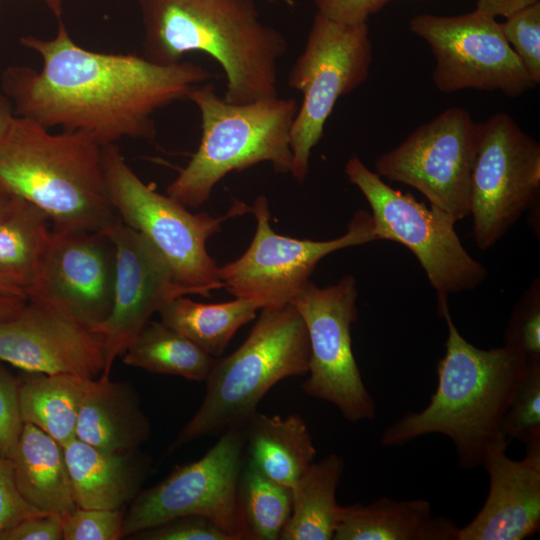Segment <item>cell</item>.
Instances as JSON below:
<instances>
[{
  "mask_svg": "<svg viewBox=\"0 0 540 540\" xmlns=\"http://www.w3.org/2000/svg\"><path fill=\"white\" fill-rule=\"evenodd\" d=\"M20 43L40 55L42 67L3 72L1 86L15 115L47 129L86 132L102 146L125 137L153 139V114L213 77L190 62L165 65L131 53L88 50L62 22L52 39L24 36Z\"/></svg>",
  "mask_w": 540,
  "mask_h": 540,
  "instance_id": "obj_1",
  "label": "cell"
},
{
  "mask_svg": "<svg viewBox=\"0 0 540 540\" xmlns=\"http://www.w3.org/2000/svg\"><path fill=\"white\" fill-rule=\"evenodd\" d=\"M448 337L437 366L438 384L429 404L410 412L382 433L383 446H399L428 435L442 434L453 442L463 469L483 466L488 452L505 435L502 424L531 363L505 346L480 349L455 326L447 301L438 303ZM508 439V438H507Z\"/></svg>",
  "mask_w": 540,
  "mask_h": 540,
  "instance_id": "obj_2",
  "label": "cell"
},
{
  "mask_svg": "<svg viewBox=\"0 0 540 540\" xmlns=\"http://www.w3.org/2000/svg\"><path fill=\"white\" fill-rule=\"evenodd\" d=\"M144 56L175 64L192 52L211 56L224 70V100L246 104L278 96V62L285 36L262 22L252 0H138Z\"/></svg>",
  "mask_w": 540,
  "mask_h": 540,
  "instance_id": "obj_3",
  "label": "cell"
},
{
  "mask_svg": "<svg viewBox=\"0 0 540 540\" xmlns=\"http://www.w3.org/2000/svg\"><path fill=\"white\" fill-rule=\"evenodd\" d=\"M102 147L86 132L52 134L16 116L0 140V182L41 209L54 231L104 232L119 217L107 192Z\"/></svg>",
  "mask_w": 540,
  "mask_h": 540,
  "instance_id": "obj_4",
  "label": "cell"
},
{
  "mask_svg": "<svg viewBox=\"0 0 540 540\" xmlns=\"http://www.w3.org/2000/svg\"><path fill=\"white\" fill-rule=\"evenodd\" d=\"M187 99L201 115L202 136L188 164L167 187V195L187 208H198L227 174L261 162L277 173L291 170L290 146L296 101L279 96L231 104L212 84L198 85Z\"/></svg>",
  "mask_w": 540,
  "mask_h": 540,
  "instance_id": "obj_5",
  "label": "cell"
},
{
  "mask_svg": "<svg viewBox=\"0 0 540 540\" xmlns=\"http://www.w3.org/2000/svg\"><path fill=\"white\" fill-rule=\"evenodd\" d=\"M310 344L292 304L261 309L247 339L232 354L214 360L197 411L171 450L193 440L245 427L265 394L285 378L308 372Z\"/></svg>",
  "mask_w": 540,
  "mask_h": 540,
  "instance_id": "obj_6",
  "label": "cell"
},
{
  "mask_svg": "<svg viewBox=\"0 0 540 540\" xmlns=\"http://www.w3.org/2000/svg\"><path fill=\"white\" fill-rule=\"evenodd\" d=\"M102 153L108 196L120 220L152 244L180 284L204 297L224 287L220 267L207 252V240L221 230L223 222L251 212V207L234 200L223 216L191 213L145 184L115 143L103 145Z\"/></svg>",
  "mask_w": 540,
  "mask_h": 540,
  "instance_id": "obj_7",
  "label": "cell"
},
{
  "mask_svg": "<svg viewBox=\"0 0 540 540\" xmlns=\"http://www.w3.org/2000/svg\"><path fill=\"white\" fill-rule=\"evenodd\" d=\"M344 171L371 207L375 240H390L408 248L436 290L438 303L484 281L487 271L462 245L454 218L393 189L355 155L347 160Z\"/></svg>",
  "mask_w": 540,
  "mask_h": 540,
  "instance_id": "obj_8",
  "label": "cell"
},
{
  "mask_svg": "<svg viewBox=\"0 0 540 540\" xmlns=\"http://www.w3.org/2000/svg\"><path fill=\"white\" fill-rule=\"evenodd\" d=\"M372 45L367 23L342 24L316 13L288 85L303 95L291 128L290 173L304 181L312 149L336 102L368 77Z\"/></svg>",
  "mask_w": 540,
  "mask_h": 540,
  "instance_id": "obj_9",
  "label": "cell"
},
{
  "mask_svg": "<svg viewBox=\"0 0 540 540\" xmlns=\"http://www.w3.org/2000/svg\"><path fill=\"white\" fill-rule=\"evenodd\" d=\"M245 441V427L228 429L200 459L140 491L125 511L123 538L180 516L200 515L232 540H249L239 503Z\"/></svg>",
  "mask_w": 540,
  "mask_h": 540,
  "instance_id": "obj_10",
  "label": "cell"
},
{
  "mask_svg": "<svg viewBox=\"0 0 540 540\" xmlns=\"http://www.w3.org/2000/svg\"><path fill=\"white\" fill-rule=\"evenodd\" d=\"M357 282L352 275L318 287L308 282L292 300L309 338L308 377L304 393L334 405L350 422L376 417V405L355 361L351 327L357 319Z\"/></svg>",
  "mask_w": 540,
  "mask_h": 540,
  "instance_id": "obj_11",
  "label": "cell"
},
{
  "mask_svg": "<svg viewBox=\"0 0 540 540\" xmlns=\"http://www.w3.org/2000/svg\"><path fill=\"white\" fill-rule=\"evenodd\" d=\"M470 181L473 236L478 248L497 243L536 201L540 145L505 113L478 123Z\"/></svg>",
  "mask_w": 540,
  "mask_h": 540,
  "instance_id": "obj_12",
  "label": "cell"
},
{
  "mask_svg": "<svg viewBox=\"0 0 540 540\" xmlns=\"http://www.w3.org/2000/svg\"><path fill=\"white\" fill-rule=\"evenodd\" d=\"M257 226L252 242L237 260L220 267L228 292L259 309L290 304L309 282L319 261L332 252L375 240L371 215L356 213L347 232L332 240L314 241L274 232L265 196L251 206Z\"/></svg>",
  "mask_w": 540,
  "mask_h": 540,
  "instance_id": "obj_13",
  "label": "cell"
},
{
  "mask_svg": "<svg viewBox=\"0 0 540 540\" xmlns=\"http://www.w3.org/2000/svg\"><path fill=\"white\" fill-rule=\"evenodd\" d=\"M478 142V123L470 113L460 107L447 108L379 156L375 172L415 188L431 206L458 221L469 215Z\"/></svg>",
  "mask_w": 540,
  "mask_h": 540,
  "instance_id": "obj_14",
  "label": "cell"
},
{
  "mask_svg": "<svg viewBox=\"0 0 540 540\" xmlns=\"http://www.w3.org/2000/svg\"><path fill=\"white\" fill-rule=\"evenodd\" d=\"M409 28L430 46L436 59L432 79L442 93L472 88L514 97L536 85L496 17L478 9L459 16L421 14Z\"/></svg>",
  "mask_w": 540,
  "mask_h": 540,
  "instance_id": "obj_15",
  "label": "cell"
},
{
  "mask_svg": "<svg viewBox=\"0 0 540 540\" xmlns=\"http://www.w3.org/2000/svg\"><path fill=\"white\" fill-rule=\"evenodd\" d=\"M115 246L101 231L52 230L26 297L93 328L109 315Z\"/></svg>",
  "mask_w": 540,
  "mask_h": 540,
  "instance_id": "obj_16",
  "label": "cell"
},
{
  "mask_svg": "<svg viewBox=\"0 0 540 540\" xmlns=\"http://www.w3.org/2000/svg\"><path fill=\"white\" fill-rule=\"evenodd\" d=\"M104 232L116 253L113 301L107 318L91 330L103 344L100 377L109 378L116 358L125 353L154 313L171 299L196 293L177 282L161 254L120 218Z\"/></svg>",
  "mask_w": 540,
  "mask_h": 540,
  "instance_id": "obj_17",
  "label": "cell"
},
{
  "mask_svg": "<svg viewBox=\"0 0 540 540\" xmlns=\"http://www.w3.org/2000/svg\"><path fill=\"white\" fill-rule=\"evenodd\" d=\"M0 360L25 372L101 375V337L82 323L27 299L13 317L0 322Z\"/></svg>",
  "mask_w": 540,
  "mask_h": 540,
  "instance_id": "obj_18",
  "label": "cell"
},
{
  "mask_svg": "<svg viewBox=\"0 0 540 540\" xmlns=\"http://www.w3.org/2000/svg\"><path fill=\"white\" fill-rule=\"evenodd\" d=\"M508 439L499 441L483 466L489 476L487 499L476 517L459 528L457 540H522L540 529V452L521 461L506 454Z\"/></svg>",
  "mask_w": 540,
  "mask_h": 540,
  "instance_id": "obj_19",
  "label": "cell"
},
{
  "mask_svg": "<svg viewBox=\"0 0 540 540\" xmlns=\"http://www.w3.org/2000/svg\"><path fill=\"white\" fill-rule=\"evenodd\" d=\"M62 447L77 507L121 509L140 492L149 464L137 450L105 452L78 438Z\"/></svg>",
  "mask_w": 540,
  "mask_h": 540,
  "instance_id": "obj_20",
  "label": "cell"
},
{
  "mask_svg": "<svg viewBox=\"0 0 540 540\" xmlns=\"http://www.w3.org/2000/svg\"><path fill=\"white\" fill-rule=\"evenodd\" d=\"M150 432V422L132 386L102 377L89 381L78 413L76 438L105 452H131L147 441Z\"/></svg>",
  "mask_w": 540,
  "mask_h": 540,
  "instance_id": "obj_21",
  "label": "cell"
},
{
  "mask_svg": "<svg viewBox=\"0 0 540 540\" xmlns=\"http://www.w3.org/2000/svg\"><path fill=\"white\" fill-rule=\"evenodd\" d=\"M458 530L452 520L433 516L427 500L381 497L368 505H340L333 539L457 540Z\"/></svg>",
  "mask_w": 540,
  "mask_h": 540,
  "instance_id": "obj_22",
  "label": "cell"
},
{
  "mask_svg": "<svg viewBox=\"0 0 540 540\" xmlns=\"http://www.w3.org/2000/svg\"><path fill=\"white\" fill-rule=\"evenodd\" d=\"M9 460L18 490L28 504L61 521L77 508L63 447L49 434L24 423Z\"/></svg>",
  "mask_w": 540,
  "mask_h": 540,
  "instance_id": "obj_23",
  "label": "cell"
},
{
  "mask_svg": "<svg viewBox=\"0 0 540 540\" xmlns=\"http://www.w3.org/2000/svg\"><path fill=\"white\" fill-rule=\"evenodd\" d=\"M247 460L261 473L290 489L313 463L316 449L304 419L258 411L245 426Z\"/></svg>",
  "mask_w": 540,
  "mask_h": 540,
  "instance_id": "obj_24",
  "label": "cell"
},
{
  "mask_svg": "<svg viewBox=\"0 0 540 540\" xmlns=\"http://www.w3.org/2000/svg\"><path fill=\"white\" fill-rule=\"evenodd\" d=\"M344 461L330 454L312 463L291 488L292 509L280 540H332L340 505L336 491Z\"/></svg>",
  "mask_w": 540,
  "mask_h": 540,
  "instance_id": "obj_25",
  "label": "cell"
},
{
  "mask_svg": "<svg viewBox=\"0 0 540 540\" xmlns=\"http://www.w3.org/2000/svg\"><path fill=\"white\" fill-rule=\"evenodd\" d=\"M18 380L23 422L37 426L61 446L76 438L78 413L91 379L69 373L27 372Z\"/></svg>",
  "mask_w": 540,
  "mask_h": 540,
  "instance_id": "obj_26",
  "label": "cell"
},
{
  "mask_svg": "<svg viewBox=\"0 0 540 540\" xmlns=\"http://www.w3.org/2000/svg\"><path fill=\"white\" fill-rule=\"evenodd\" d=\"M258 309L256 304L243 298L204 304L179 296L163 305L158 313L165 325L217 357L236 331L256 318Z\"/></svg>",
  "mask_w": 540,
  "mask_h": 540,
  "instance_id": "obj_27",
  "label": "cell"
},
{
  "mask_svg": "<svg viewBox=\"0 0 540 540\" xmlns=\"http://www.w3.org/2000/svg\"><path fill=\"white\" fill-rule=\"evenodd\" d=\"M122 356L126 365L194 381H205L215 360L162 321L151 320Z\"/></svg>",
  "mask_w": 540,
  "mask_h": 540,
  "instance_id": "obj_28",
  "label": "cell"
},
{
  "mask_svg": "<svg viewBox=\"0 0 540 540\" xmlns=\"http://www.w3.org/2000/svg\"><path fill=\"white\" fill-rule=\"evenodd\" d=\"M48 216L32 203L17 197L0 218V274L30 283L42 260L52 230Z\"/></svg>",
  "mask_w": 540,
  "mask_h": 540,
  "instance_id": "obj_29",
  "label": "cell"
},
{
  "mask_svg": "<svg viewBox=\"0 0 540 540\" xmlns=\"http://www.w3.org/2000/svg\"><path fill=\"white\" fill-rule=\"evenodd\" d=\"M239 503L249 540H277L291 514L292 492L247 460L240 476Z\"/></svg>",
  "mask_w": 540,
  "mask_h": 540,
  "instance_id": "obj_30",
  "label": "cell"
},
{
  "mask_svg": "<svg viewBox=\"0 0 540 540\" xmlns=\"http://www.w3.org/2000/svg\"><path fill=\"white\" fill-rule=\"evenodd\" d=\"M502 433L522 442L526 452H540V364H531L505 414Z\"/></svg>",
  "mask_w": 540,
  "mask_h": 540,
  "instance_id": "obj_31",
  "label": "cell"
},
{
  "mask_svg": "<svg viewBox=\"0 0 540 540\" xmlns=\"http://www.w3.org/2000/svg\"><path fill=\"white\" fill-rule=\"evenodd\" d=\"M535 280L514 308L504 335V346L540 364V292Z\"/></svg>",
  "mask_w": 540,
  "mask_h": 540,
  "instance_id": "obj_32",
  "label": "cell"
},
{
  "mask_svg": "<svg viewBox=\"0 0 540 540\" xmlns=\"http://www.w3.org/2000/svg\"><path fill=\"white\" fill-rule=\"evenodd\" d=\"M502 30L525 70L540 83V2L527 5L506 17Z\"/></svg>",
  "mask_w": 540,
  "mask_h": 540,
  "instance_id": "obj_33",
  "label": "cell"
},
{
  "mask_svg": "<svg viewBox=\"0 0 540 540\" xmlns=\"http://www.w3.org/2000/svg\"><path fill=\"white\" fill-rule=\"evenodd\" d=\"M125 509L77 507L62 520L63 540H119L123 538Z\"/></svg>",
  "mask_w": 540,
  "mask_h": 540,
  "instance_id": "obj_34",
  "label": "cell"
},
{
  "mask_svg": "<svg viewBox=\"0 0 540 540\" xmlns=\"http://www.w3.org/2000/svg\"><path fill=\"white\" fill-rule=\"evenodd\" d=\"M132 540H232L210 519L200 515L180 516L154 527L138 531Z\"/></svg>",
  "mask_w": 540,
  "mask_h": 540,
  "instance_id": "obj_35",
  "label": "cell"
},
{
  "mask_svg": "<svg viewBox=\"0 0 540 540\" xmlns=\"http://www.w3.org/2000/svg\"><path fill=\"white\" fill-rule=\"evenodd\" d=\"M19 380L0 360V457L10 459L23 429Z\"/></svg>",
  "mask_w": 540,
  "mask_h": 540,
  "instance_id": "obj_36",
  "label": "cell"
},
{
  "mask_svg": "<svg viewBox=\"0 0 540 540\" xmlns=\"http://www.w3.org/2000/svg\"><path fill=\"white\" fill-rule=\"evenodd\" d=\"M46 515L21 496L10 460L0 457V536L23 520Z\"/></svg>",
  "mask_w": 540,
  "mask_h": 540,
  "instance_id": "obj_37",
  "label": "cell"
},
{
  "mask_svg": "<svg viewBox=\"0 0 540 540\" xmlns=\"http://www.w3.org/2000/svg\"><path fill=\"white\" fill-rule=\"evenodd\" d=\"M393 0H313L317 13L342 24L367 23L369 16Z\"/></svg>",
  "mask_w": 540,
  "mask_h": 540,
  "instance_id": "obj_38",
  "label": "cell"
},
{
  "mask_svg": "<svg viewBox=\"0 0 540 540\" xmlns=\"http://www.w3.org/2000/svg\"><path fill=\"white\" fill-rule=\"evenodd\" d=\"M0 540H63L62 521L49 515L32 517L4 532Z\"/></svg>",
  "mask_w": 540,
  "mask_h": 540,
  "instance_id": "obj_39",
  "label": "cell"
},
{
  "mask_svg": "<svg viewBox=\"0 0 540 540\" xmlns=\"http://www.w3.org/2000/svg\"><path fill=\"white\" fill-rule=\"evenodd\" d=\"M537 0H478L477 9L493 17H507Z\"/></svg>",
  "mask_w": 540,
  "mask_h": 540,
  "instance_id": "obj_40",
  "label": "cell"
},
{
  "mask_svg": "<svg viewBox=\"0 0 540 540\" xmlns=\"http://www.w3.org/2000/svg\"><path fill=\"white\" fill-rule=\"evenodd\" d=\"M26 302V297L0 295V322L16 315L24 307Z\"/></svg>",
  "mask_w": 540,
  "mask_h": 540,
  "instance_id": "obj_41",
  "label": "cell"
},
{
  "mask_svg": "<svg viewBox=\"0 0 540 540\" xmlns=\"http://www.w3.org/2000/svg\"><path fill=\"white\" fill-rule=\"evenodd\" d=\"M15 117L11 100L4 93H0V140L11 127Z\"/></svg>",
  "mask_w": 540,
  "mask_h": 540,
  "instance_id": "obj_42",
  "label": "cell"
},
{
  "mask_svg": "<svg viewBox=\"0 0 540 540\" xmlns=\"http://www.w3.org/2000/svg\"><path fill=\"white\" fill-rule=\"evenodd\" d=\"M0 295L26 297L25 288L19 281L5 275H1V274H0Z\"/></svg>",
  "mask_w": 540,
  "mask_h": 540,
  "instance_id": "obj_43",
  "label": "cell"
},
{
  "mask_svg": "<svg viewBox=\"0 0 540 540\" xmlns=\"http://www.w3.org/2000/svg\"><path fill=\"white\" fill-rule=\"evenodd\" d=\"M17 196L11 193L1 182H0V218L4 216L15 203Z\"/></svg>",
  "mask_w": 540,
  "mask_h": 540,
  "instance_id": "obj_44",
  "label": "cell"
},
{
  "mask_svg": "<svg viewBox=\"0 0 540 540\" xmlns=\"http://www.w3.org/2000/svg\"><path fill=\"white\" fill-rule=\"evenodd\" d=\"M2 1V0H0ZM56 17H61L63 12L62 0H42Z\"/></svg>",
  "mask_w": 540,
  "mask_h": 540,
  "instance_id": "obj_45",
  "label": "cell"
},
{
  "mask_svg": "<svg viewBox=\"0 0 540 540\" xmlns=\"http://www.w3.org/2000/svg\"><path fill=\"white\" fill-rule=\"evenodd\" d=\"M269 2H275L276 0H268Z\"/></svg>",
  "mask_w": 540,
  "mask_h": 540,
  "instance_id": "obj_46",
  "label": "cell"
},
{
  "mask_svg": "<svg viewBox=\"0 0 540 540\" xmlns=\"http://www.w3.org/2000/svg\"><path fill=\"white\" fill-rule=\"evenodd\" d=\"M1 2V1H0Z\"/></svg>",
  "mask_w": 540,
  "mask_h": 540,
  "instance_id": "obj_47",
  "label": "cell"
}]
</instances>
